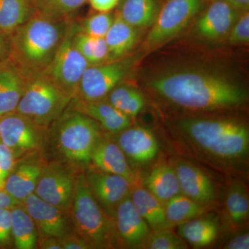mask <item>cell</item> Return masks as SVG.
I'll use <instances>...</instances> for the list:
<instances>
[{
  "mask_svg": "<svg viewBox=\"0 0 249 249\" xmlns=\"http://www.w3.org/2000/svg\"><path fill=\"white\" fill-rule=\"evenodd\" d=\"M11 232L15 247L18 249H35L38 233L32 218L23 204L11 209Z\"/></svg>",
  "mask_w": 249,
  "mask_h": 249,
  "instance_id": "cell-27",
  "label": "cell"
},
{
  "mask_svg": "<svg viewBox=\"0 0 249 249\" xmlns=\"http://www.w3.org/2000/svg\"><path fill=\"white\" fill-rule=\"evenodd\" d=\"M72 98L46 73L27 77L16 112L49 128L67 109Z\"/></svg>",
  "mask_w": 249,
  "mask_h": 249,
  "instance_id": "cell-6",
  "label": "cell"
},
{
  "mask_svg": "<svg viewBox=\"0 0 249 249\" xmlns=\"http://www.w3.org/2000/svg\"><path fill=\"white\" fill-rule=\"evenodd\" d=\"M174 168L183 195L204 206L215 200V186L204 172L183 160L178 161Z\"/></svg>",
  "mask_w": 249,
  "mask_h": 249,
  "instance_id": "cell-17",
  "label": "cell"
},
{
  "mask_svg": "<svg viewBox=\"0 0 249 249\" xmlns=\"http://www.w3.org/2000/svg\"><path fill=\"white\" fill-rule=\"evenodd\" d=\"M114 19L111 12H98L91 15L79 24L82 33L94 37H105Z\"/></svg>",
  "mask_w": 249,
  "mask_h": 249,
  "instance_id": "cell-35",
  "label": "cell"
},
{
  "mask_svg": "<svg viewBox=\"0 0 249 249\" xmlns=\"http://www.w3.org/2000/svg\"><path fill=\"white\" fill-rule=\"evenodd\" d=\"M206 1L166 0L147 34L145 48H156L176 37L200 12Z\"/></svg>",
  "mask_w": 249,
  "mask_h": 249,
  "instance_id": "cell-9",
  "label": "cell"
},
{
  "mask_svg": "<svg viewBox=\"0 0 249 249\" xmlns=\"http://www.w3.org/2000/svg\"><path fill=\"white\" fill-rule=\"evenodd\" d=\"M35 13L31 0H0V32L10 35Z\"/></svg>",
  "mask_w": 249,
  "mask_h": 249,
  "instance_id": "cell-28",
  "label": "cell"
},
{
  "mask_svg": "<svg viewBox=\"0 0 249 249\" xmlns=\"http://www.w3.org/2000/svg\"><path fill=\"white\" fill-rule=\"evenodd\" d=\"M69 19H55L36 12L9 37V59L26 77L45 71L68 29Z\"/></svg>",
  "mask_w": 249,
  "mask_h": 249,
  "instance_id": "cell-2",
  "label": "cell"
},
{
  "mask_svg": "<svg viewBox=\"0 0 249 249\" xmlns=\"http://www.w3.org/2000/svg\"><path fill=\"white\" fill-rule=\"evenodd\" d=\"M13 240L11 209H0V246H6Z\"/></svg>",
  "mask_w": 249,
  "mask_h": 249,
  "instance_id": "cell-38",
  "label": "cell"
},
{
  "mask_svg": "<svg viewBox=\"0 0 249 249\" xmlns=\"http://www.w3.org/2000/svg\"><path fill=\"white\" fill-rule=\"evenodd\" d=\"M91 8L97 12H111L121 0H88Z\"/></svg>",
  "mask_w": 249,
  "mask_h": 249,
  "instance_id": "cell-40",
  "label": "cell"
},
{
  "mask_svg": "<svg viewBox=\"0 0 249 249\" xmlns=\"http://www.w3.org/2000/svg\"><path fill=\"white\" fill-rule=\"evenodd\" d=\"M49 128L39 125L18 113L0 117V140L14 150L18 158L47 147Z\"/></svg>",
  "mask_w": 249,
  "mask_h": 249,
  "instance_id": "cell-10",
  "label": "cell"
},
{
  "mask_svg": "<svg viewBox=\"0 0 249 249\" xmlns=\"http://www.w3.org/2000/svg\"><path fill=\"white\" fill-rule=\"evenodd\" d=\"M139 36V29L126 22L116 12L105 37L109 50V61L125 57L137 45Z\"/></svg>",
  "mask_w": 249,
  "mask_h": 249,
  "instance_id": "cell-22",
  "label": "cell"
},
{
  "mask_svg": "<svg viewBox=\"0 0 249 249\" xmlns=\"http://www.w3.org/2000/svg\"><path fill=\"white\" fill-rule=\"evenodd\" d=\"M164 208L165 217L172 227L201 217L206 212V206L180 194L167 201Z\"/></svg>",
  "mask_w": 249,
  "mask_h": 249,
  "instance_id": "cell-29",
  "label": "cell"
},
{
  "mask_svg": "<svg viewBox=\"0 0 249 249\" xmlns=\"http://www.w3.org/2000/svg\"><path fill=\"white\" fill-rule=\"evenodd\" d=\"M5 181L1 178V175H0V189H3L4 188Z\"/></svg>",
  "mask_w": 249,
  "mask_h": 249,
  "instance_id": "cell-46",
  "label": "cell"
},
{
  "mask_svg": "<svg viewBox=\"0 0 249 249\" xmlns=\"http://www.w3.org/2000/svg\"><path fill=\"white\" fill-rule=\"evenodd\" d=\"M88 0H31L36 12L55 19H68Z\"/></svg>",
  "mask_w": 249,
  "mask_h": 249,
  "instance_id": "cell-33",
  "label": "cell"
},
{
  "mask_svg": "<svg viewBox=\"0 0 249 249\" xmlns=\"http://www.w3.org/2000/svg\"><path fill=\"white\" fill-rule=\"evenodd\" d=\"M70 105L73 109L97 121L101 129L110 134L119 133L130 127V118L113 107L107 100L81 101L72 99Z\"/></svg>",
  "mask_w": 249,
  "mask_h": 249,
  "instance_id": "cell-20",
  "label": "cell"
},
{
  "mask_svg": "<svg viewBox=\"0 0 249 249\" xmlns=\"http://www.w3.org/2000/svg\"><path fill=\"white\" fill-rule=\"evenodd\" d=\"M26 81L27 77L9 58L0 62V117L16 111Z\"/></svg>",
  "mask_w": 249,
  "mask_h": 249,
  "instance_id": "cell-21",
  "label": "cell"
},
{
  "mask_svg": "<svg viewBox=\"0 0 249 249\" xmlns=\"http://www.w3.org/2000/svg\"><path fill=\"white\" fill-rule=\"evenodd\" d=\"M145 186L163 204L174 196L182 194L175 168L168 164L153 168L145 178Z\"/></svg>",
  "mask_w": 249,
  "mask_h": 249,
  "instance_id": "cell-24",
  "label": "cell"
},
{
  "mask_svg": "<svg viewBox=\"0 0 249 249\" xmlns=\"http://www.w3.org/2000/svg\"><path fill=\"white\" fill-rule=\"evenodd\" d=\"M47 161L44 152L29 154L19 159L5 180V191L23 202L28 196L35 193Z\"/></svg>",
  "mask_w": 249,
  "mask_h": 249,
  "instance_id": "cell-14",
  "label": "cell"
},
{
  "mask_svg": "<svg viewBox=\"0 0 249 249\" xmlns=\"http://www.w3.org/2000/svg\"><path fill=\"white\" fill-rule=\"evenodd\" d=\"M22 204L35 224L38 237L61 238L73 231L68 214L42 200L34 193L28 196Z\"/></svg>",
  "mask_w": 249,
  "mask_h": 249,
  "instance_id": "cell-13",
  "label": "cell"
},
{
  "mask_svg": "<svg viewBox=\"0 0 249 249\" xmlns=\"http://www.w3.org/2000/svg\"><path fill=\"white\" fill-rule=\"evenodd\" d=\"M79 29V24L70 21L63 40L44 71L72 99L76 96L80 80L89 66L73 42Z\"/></svg>",
  "mask_w": 249,
  "mask_h": 249,
  "instance_id": "cell-7",
  "label": "cell"
},
{
  "mask_svg": "<svg viewBox=\"0 0 249 249\" xmlns=\"http://www.w3.org/2000/svg\"><path fill=\"white\" fill-rule=\"evenodd\" d=\"M139 57V55H132L88 67L73 99L81 101L106 99L111 90L120 85L129 74Z\"/></svg>",
  "mask_w": 249,
  "mask_h": 249,
  "instance_id": "cell-8",
  "label": "cell"
},
{
  "mask_svg": "<svg viewBox=\"0 0 249 249\" xmlns=\"http://www.w3.org/2000/svg\"><path fill=\"white\" fill-rule=\"evenodd\" d=\"M113 218L118 242L129 247H142L150 233L149 225L134 208L130 196L118 205Z\"/></svg>",
  "mask_w": 249,
  "mask_h": 249,
  "instance_id": "cell-16",
  "label": "cell"
},
{
  "mask_svg": "<svg viewBox=\"0 0 249 249\" xmlns=\"http://www.w3.org/2000/svg\"><path fill=\"white\" fill-rule=\"evenodd\" d=\"M9 37L0 32V62L9 58Z\"/></svg>",
  "mask_w": 249,
  "mask_h": 249,
  "instance_id": "cell-44",
  "label": "cell"
},
{
  "mask_svg": "<svg viewBox=\"0 0 249 249\" xmlns=\"http://www.w3.org/2000/svg\"><path fill=\"white\" fill-rule=\"evenodd\" d=\"M209 1H213V0H209ZM222 1H226L240 13L249 11V0H222Z\"/></svg>",
  "mask_w": 249,
  "mask_h": 249,
  "instance_id": "cell-45",
  "label": "cell"
},
{
  "mask_svg": "<svg viewBox=\"0 0 249 249\" xmlns=\"http://www.w3.org/2000/svg\"><path fill=\"white\" fill-rule=\"evenodd\" d=\"M228 217L235 225L244 224L249 215V201L247 190L240 183L230 187L226 199Z\"/></svg>",
  "mask_w": 249,
  "mask_h": 249,
  "instance_id": "cell-32",
  "label": "cell"
},
{
  "mask_svg": "<svg viewBox=\"0 0 249 249\" xmlns=\"http://www.w3.org/2000/svg\"><path fill=\"white\" fill-rule=\"evenodd\" d=\"M129 196L137 212L153 230L171 227L165 217L164 204L147 189L134 188Z\"/></svg>",
  "mask_w": 249,
  "mask_h": 249,
  "instance_id": "cell-23",
  "label": "cell"
},
{
  "mask_svg": "<svg viewBox=\"0 0 249 249\" xmlns=\"http://www.w3.org/2000/svg\"><path fill=\"white\" fill-rule=\"evenodd\" d=\"M101 129L97 121L69 105L49 128L47 147L53 160L84 171L89 165L93 147L103 134Z\"/></svg>",
  "mask_w": 249,
  "mask_h": 249,
  "instance_id": "cell-3",
  "label": "cell"
},
{
  "mask_svg": "<svg viewBox=\"0 0 249 249\" xmlns=\"http://www.w3.org/2000/svg\"><path fill=\"white\" fill-rule=\"evenodd\" d=\"M22 202L18 200L9 194L4 188L0 189V209H11L15 206L22 204Z\"/></svg>",
  "mask_w": 249,
  "mask_h": 249,
  "instance_id": "cell-41",
  "label": "cell"
},
{
  "mask_svg": "<svg viewBox=\"0 0 249 249\" xmlns=\"http://www.w3.org/2000/svg\"><path fill=\"white\" fill-rule=\"evenodd\" d=\"M142 247L150 249H187L184 240L169 229H158L150 232Z\"/></svg>",
  "mask_w": 249,
  "mask_h": 249,
  "instance_id": "cell-34",
  "label": "cell"
},
{
  "mask_svg": "<svg viewBox=\"0 0 249 249\" xmlns=\"http://www.w3.org/2000/svg\"><path fill=\"white\" fill-rule=\"evenodd\" d=\"M80 172L60 160L47 161L34 194L70 215Z\"/></svg>",
  "mask_w": 249,
  "mask_h": 249,
  "instance_id": "cell-11",
  "label": "cell"
},
{
  "mask_svg": "<svg viewBox=\"0 0 249 249\" xmlns=\"http://www.w3.org/2000/svg\"><path fill=\"white\" fill-rule=\"evenodd\" d=\"M196 217L179 224L178 235L193 246L203 248L211 245L219 233V224L213 217Z\"/></svg>",
  "mask_w": 249,
  "mask_h": 249,
  "instance_id": "cell-25",
  "label": "cell"
},
{
  "mask_svg": "<svg viewBox=\"0 0 249 249\" xmlns=\"http://www.w3.org/2000/svg\"><path fill=\"white\" fill-rule=\"evenodd\" d=\"M227 40L230 45H248L249 42V13H242L231 29Z\"/></svg>",
  "mask_w": 249,
  "mask_h": 249,
  "instance_id": "cell-36",
  "label": "cell"
},
{
  "mask_svg": "<svg viewBox=\"0 0 249 249\" xmlns=\"http://www.w3.org/2000/svg\"><path fill=\"white\" fill-rule=\"evenodd\" d=\"M70 216L73 231L84 239L91 249L113 248L117 244L114 218L93 196L84 171L77 176Z\"/></svg>",
  "mask_w": 249,
  "mask_h": 249,
  "instance_id": "cell-5",
  "label": "cell"
},
{
  "mask_svg": "<svg viewBox=\"0 0 249 249\" xmlns=\"http://www.w3.org/2000/svg\"><path fill=\"white\" fill-rule=\"evenodd\" d=\"M89 165L101 171L124 177L132 184L135 179L128 160L117 142L103 134L93 147Z\"/></svg>",
  "mask_w": 249,
  "mask_h": 249,
  "instance_id": "cell-19",
  "label": "cell"
},
{
  "mask_svg": "<svg viewBox=\"0 0 249 249\" xmlns=\"http://www.w3.org/2000/svg\"><path fill=\"white\" fill-rule=\"evenodd\" d=\"M73 42L89 66L109 62V50L105 37H91L79 29L75 34Z\"/></svg>",
  "mask_w": 249,
  "mask_h": 249,
  "instance_id": "cell-31",
  "label": "cell"
},
{
  "mask_svg": "<svg viewBox=\"0 0 249 249\" xmlns=\"http://www.w3.org/2000/svg\"><path fill=\"white\" fill-rule=\"evenodd\" d=\"M62 249H89L88 242L76 232L71 231L60 238Z\"/></svg>",
  "mask_w": 249,
  "mask_h": 249,
  "instance_id": "cell-39",
  "label": "cell"
},
{
  "mask_svg": "<svg viewBox=\"0 0 249 249\" xmlns=\"http://www.w3.org/2000/svg\"><path fill=\"white\" fill-rule=\"evenodd\" d=\"M113 107L128 117L138 115L145 107V99L139 90L128 85H118L107 96Z\"/></svg>",
  "mask_w": 249,
  "mask_h": 249,
  "instance_id": "cell-30",
  "label": "cell"
},
{
  "mask_svg": "<svg viewBox=\"0 0 249 249\" xmlns=\"http://www.w3.org/2000/svg\"><path fill=\"white\" fill-rule=\"evenodd\" d=\"M84 173L93 196L104 211L113 217L118 205L130 196L132 183L120 175L101 171L89 165Z\"/></svg>",
  "mask_w": 249,
  "mask_h": 249,
  "instance_id": "cell-12",
  "label": "cell"
},
{
  "mask_svg": "<svg viewBox=\"0 0 249 249\" xmlns=\"http://www.w3.org/2000/svg\"><path fill=\"white\" fill-rule=\"evenodd\" d=\"M160 8L159 0H122L117 12L126 22L139 29L152 27Z\"/></svg>",
  "mask_w": 249,
  "mask_h": 249,
  "instance_id": "cell-26",
  "label": "cell"
},
{
  "mask_svg": "<svg viewBox=\"0 0 249 249\" xmlns=\"http://www.w3.org/2000/svg\"><path fill=\"white\" fill-rule=\"evenodd\" d=\"M115 135L114 140L127 160L134 163H147L158 154L160 147L157 139L155 134L145 127H129Z\"/></svg>",
  "mask_w": 249,
  "mask_h": 249,
  "instance_id": "cell-18",
  "label": "cell"
},
{
  "mask_svg": "<svg viewBox=\"0 0 249 249\" xmlns=\"http://www.w3.org/2000/svg\"><path fill=\"white\" fill-rule=\"evenodd\" d=\"M178 125L193 145L218 160L237 161L248 156L249 130L240 121L186 118L178 121Z\"/></svg>",
  "mask_w": 249,
  "mask_h": 249,
  "instance_id": "cell-4",
  "label": "cell"
},
{
  "mask_svg": "<svg viewBox=\"0 0 249 249\" xmlns=\"http://www.w3.org/2000/svg\"><path fill=\"white\" fill-rule=\"evenodd\" d=\"M147 85L168 102L189 110L237 107L249 98L247 90L229 77L198 69L165 72L154 77Z\"/></svg>",
  "mask_w": 249,
  "mask_h": 249,
  "instance_id": "cell-1",
  "label": "cell"
},
{
  "mask_svg": "<svg viewBox=\"0 0 249 249\" xmlns=\"http://www.w3.org/2000/svg\"><path fill=\"white\" fill-rule=\"evenodd\" d=\"M228 249H249V233L242 234L231 240L225 247Z\"/></svg>",
  "mask_w": 249,
  "mask_h": 249,
  "instance_id": "cell-42",
  "label": "cell"
},
{
  "mask_svg": "<svg viewBox=\"0 0 249 249\" xmlns=\"http://www.w3.org/2000/svg\"><path fill=\"white\" fill-rule=\"evenodd\" d=\"M241 14L226 1L213 0L196 22V34L206 40L226 38Z\"/></svg>",
  "mask_w": 249,
  "mask_h": 249,
  "instance_id": "cell-15",
  "label": "cell"
},
{
  "mask_svg": "<svg viewBox=\"0 0 249 249\" xmlns=\"http://www.w3.org/2000/svg\"><path fill=\"white\" fill-rule=\"evenodd\" d=\"M37 247L42 249H62L60 238L53 237H38Z\"/></svg>",
  "mask_w": 249,
  "mask_h": 249,
  "instance_id": "cell-43",
  "label": "cell"
},
{
  "mask_svg": "<svg viewBox=\"0 0 249 249\" xmlns=\"http://www.w3.org/2000/svg\"><path fill=\"white\" fill-rule=\"evenodd\" d=\"M18 160L19 158L14 150L0 140V175L4 181L14 169Z\"/></svg>",
  "mask_w": 249,
  "mask_h": 249,
  "instance_id": "cell-37",
  "label": "cell"
}]
</instances>
